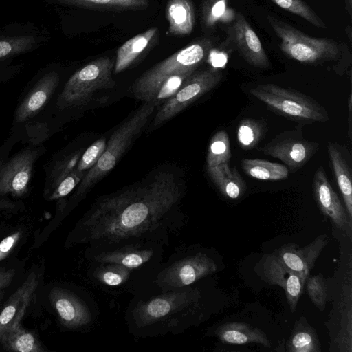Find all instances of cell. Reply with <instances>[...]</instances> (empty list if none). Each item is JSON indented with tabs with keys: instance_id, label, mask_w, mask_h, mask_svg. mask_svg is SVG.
I'll list each match as a JSON object with an SVG mask.
<instances>
[{
	"instance_id": "7",
	"label": "cell",
	"mask_w": 352,
	"mask_h": 352,
	"mask_svg": "<svg viewBox=\"0 0 352 352\" xmlns=\"http://www.w3.org/2000/svg\"><path fill=\"white\" fill-rule=\"evenodd\" d=\"M280 39V48L288 57L305 64H320L336 60L341 54L340 45L328 38H315L272 16H267Z\"/></svg>"
},
{
	"instance_id": "37",
	"label": "cell",
	"mask_w": 352,
	"mask_h": 352,
	"mask_svg": "<svg viewBox=\"0 0 352 352\" xmlns=\"http://www.w3.org/2000/svg\"><path fill=\"white\" fill-rule=\"evenodd\" d=\"M80 149L65 157L56 167L54 172V184L56 186L65 177L74 170L83 153Z\"/></svg>"
},
{
	"instance_id": "41",
	"label": "cell",
	"mask_w": 352,
	"mask_h": 352,
	"mask_svg": "<svg viewBox=\"0 0 352 352\" xmlns=\"http://www.w3.org/2000/svg\"><path fill=\"white\" fill-rule=\"evenodd\" d=\"M346 9L350 15H351V0H345Z\"/></svg>"
},
{
	"instance_id": "30",
	"label": "cell",
	"mask_w": 352,
	"mask_h": 352,
	"mask_svg": "<svg viewBox=\"0 0 352 352\" xmlns=\"http://www.w3.org/2000/svg\"><path fill=\"white\" fill-rule=\"evenodd\" d=\"M230 142L227 132L217 131L210 139L206 156L207 167L229 164L231 159Z\"/></svg>"
},
{
	"instance_id": "21",
	"label": "cell",
	"mask_w": 352,
	"mask_h": 352,
	"mask_svg": "<svg viewBox=\"0 0 352 352\" xmlns=\"http://www.w3.org/2000/svg\"><path fill=\"white\" fill-rule=\"evenodd\" d=\"M59 82L55 72L47 73L36 83L16 111V121L24 122L36 115L50 99Z\"/></svg>"
},
{
	"instance_id": "14",
	"label": "cell",
	"mask_w": 352,
	"mask_h": 352,
	"mask_svg": "<svg viewBox=\"0 0 352 352\" xmlns=\"http://www.w3.org/2000/svg\"><path fill=\"white\" fill-rule=\"evenodd\" d=\"M60 323L69 329H85L94 324L96 314L89 304L74 292L53 288L49 295Z\"/></svg>"
},
{
	"instance_id": "17",
	"label": "cell",
	"mask_w": 352,
	"mask_h": 352,
	"mask_svg": "<svg viewBox=\"0 0 352 352\" xmlns=\"http://www.w3.org/2000/svg\"><path fill=\"white\" fill-rule=\"evenodd\" d=\"M36 152L25 151L12 158L0 170V195H23L32 177Z\"/></svg>"
},
{
	"instance_id": "22",
	"label": "cell",
	"mask_w": 352,
	"mask_h": 352,
	"mask_svg": "<svg viewBox=\"0 0 352 352\" xmlns=\"http://www.w3.org/2000/svg\"><path fill=\"white\" fill-rule=\"evenodd\" d=\"M215 334L222 342L230 344L256 343L265 347L271 346V342L264 331L245 322L225 323L218 327Z\"/></svg>"
},
{
	"instance_id": "11",
	"label": "cell",
	"mask_w": 352,
	"mask_h": 352,
	"mask_svg": "<svg viewBox=\"0 0 352 352\" xmlns=\"http://www.w3.org/2000/svg\"><path fill=\"white\" fill-rule=\"evenodd\" d=\"M318 148V142L307 140L302 130L296 129L278 134L259 151L280 160L293 173L304 166Z\"/></svg>"
},
{
	"instance_id": "25",
	"label": "cell",
	"mask_w": 352,
	"mask_h": 352,
	"mask_svg": "<svg viewBox=\"0 0 352 352\" xmlns=\"http://www.w3.org/2000/svg\"><path fill=\"white\" fill-rule=\"evenodd\" d=\"M157 31V28H151L123 43L117 51L114 73H120L133 64L147 48Z\"/></svg>"
},
{
	"instance_id": "27",
	"label": "cell",
	"mask_w": 352,
	"mask_h": 352,
	"mask_svg": "<svg viewBox=\"0 0 352 352\" xmlns=\"http://www.w3.org/2000/svg\"><path fill=\"white\" fill-rule=\"evenodd\" d=\"M289 352H320L321 345L313 327L303 316L296 321L286 344Z\"/></svg>"
},
{
	"instance_id": "33",
	"label": "cell",
	"mask_w": 352,
	"mask_h": 352,
	"mask_svg": "<svg viewBox=\"0 0 352 352\" xmlns=\"http://www.w3.org/2000/svg\"><path fill=\"white\" fill-rule=\"evenodd\" d=\"M234 12L229 8L228 0H207L204 8V21L207 27L217 23H228L235 18Z\"/></svg>"
},
{
	"instance_id": "23",
	"label": "cell",
	"mask_w": 352,
	"mask_h": 352,
	"mask_svg": "<svg viewBox=\"0 0 352 352\" xmlns=\"http://www.w3.org/2000/svg\"><path fill=\"white\" fill-rule=\"evenodd\" d=\"M207 173L224 197L236 199L244 194L246 185L235 167H230L228 164L224 163L213 167H207Z\"/></svg>"
},
{
	"instance_id": "35",
	"label": "cell",
	"mask_w": 352,
	"mask_h": 352,
	"mask_svg": "<svg viewBox=\"0 0 352 352\" xmlns=\"http://www.w3.org/2000/svg\"><path fill=\"white\" fill-rule=\"evenodd\" d=\"M305 286L313 304L320 311L325 308L327 291L325 280L322 274L309 276L305 280Z\"/></svg>"
},
{
	"instance_id": "40",
	"label": "cell",
	"mask_w": 352,
	"mask_h": 352,
	"mask_svg": "<svg viewBox=\"0 0 352 352\" xmlns=\"http://www.w3.org/2000/svg\"><path fill=\"white\" fill-rule=\"evenodd\" d=\"M15 270L14 269L0 270V292L4 287L9 285V284L12 282Z\"/></svg>"
},
{
	"instance_id": "12",
	"label": "cell",
	"mask_w": 352,
	"mask_h": 352,
	"mask_svg": "<svg viewBox=\"0 0 352 352\" xmlns=\"http://www.w3.org/2000/svg\"><path fill=\"white\" fill-rule=\"evenodd\" d=\"M90 281L112 293L136 294L148 283L149 278L124 265L115 263H88Z\"/></svg>"
},
{
	"instance_id": "31",
	"label": "cell",
	"mask_w": 352,
	"mask_h": 352,
	"mask_svg": "<svg viewBox=\"0 0 352 352\" xmlns=\"http://www.w3.org/2000/svg\"><path fill=\"white\" fill-rule=\"evenodd\" d=\"M266 132L265 124L261 120L246 118L242 120L237 128V140L241 148L255 147Z\"/></svg>"
},
{
	"instance_id": "28",
	"label": "cell",
	"mask_w": 352,
	"mask_h": 352,
	"mask_svg": "<svg viewBox=\"0 0 352 352\" xmlns=\"http://www.w3.org/2000/svg\"><path fill=\"white\" fill-rule=\"evenodd\" d=\"M243 171L248 176L265 181H277L287 179L289 170L284 164L260 159H243L241 163Z\"/></svg>"
},
{
	"instance_id": "5",
	"label": "cell",
	"mask_w": 352,
	"mask_h": 352,
	"mask_svg": "<svg viewBox=\"0 0 352 352\" xmlns=\"http://www.w3.org/2000/svg\"><path fill=\"white\" fill-rule=\"evenodd\" d=\"M217 269L216 262L206 253L178 248L161 264L139 293L162 292L190 285L214 274Z\"/></svg>"
},
{
	"instance_id": "8",
	"label": "cell",
	"mask_w": 352,
	"mask_h": 352,
	"mask_svg": "<svg viewBox=\"0 0 352 352\" xmlns=\"http://www.w3.org/2000/svg\"><path fill=\"white\" fill-rule=\"evenodd\" d=\"M115 60L108 56L96 59L76 72L67 80L57 99L60 109H71L87 104L100 90L112 89Z\"/></svg>"
},
{
	"instance_id": "34",
	"label": "cell",
	"mask_w": 352,
	"mask_h": 352,
	"mask_svg": "<svg viewBox=\"0 0 352 352\" xmlns=\"http://www.w3.org/2000/svg\"><path fill=\"white\" fill-rule=\"evenodd\" d=\"M271 1L283 9L303 18L317 28L322 29L327 28L322 19L302 0Z\"/></svg>"
},
{
	"instance_id": "19",
	"label": "cell",
	"mask_w": 352,
	"mask_h": 352,
	"mask_svg": "<svg viewBox=\"0 0 352 352\" xmlns=\"http://www.w3.org/2000/svg\"><path fill=\"white\" fill-rule=\"evenodd\" d=\"M38 283L37 276L31 273L6 301L0 311V338L6 330L21 322Z\"/></svg>"
},
{
	"instance_id": "3",
	"label": "cell",
	"mask_w": 352,
	"mask_h": 352,
	"mask_svg": "<svg viewBox=\"0 0 352 352\" xmlns=\"http://www.w3.org/2000/svg\"><path fill=\"white\" fill-rule=\"evenodd\" d=\"M212 43L204 38L188 45L155 65L132 85L135 97L159 104L173 95L207 58Z\"/></svg>"
},
{
	"instance_id": "6",
	"label": "cell",
	"mask_w": 352,
	"mask_h": 352,
	"mask_svg": "<svg viewBox=\"0 0 352 352\" xmlns=\"http://www.w3.org/2000/svg\"><path fill=\"white\" fill-rule=\"evenodd\" d=\"M250 93L269 109L300 126L329 120L326 109L316 100L297 90L272 83L259 84Z\"/></svg>"
},
{
	"instance_id": "16",
	"label": "cell",
	"mask_w": 352,
	"mask_h": 352,
	"mask_svg": "<svg viewBox=\"0 0 352 352\" xmlns=\"http://www.w3.org/2000/svg\"><path fill=\"white\" fill-rule=\"evenodd\" d=\"M227 32L230 42L249 64L261 69L270 67V60L258 36L241 12H237Z\"/></svg>"
},
{
	"instance_id": "13",
	"label": "cell",
	"mask_w": 352,
	"mask_h": 352,
	"mask_svg": "<svg viewBox=\"0 0 352 352\" xmlns=\"http://www.w3.org/2000/svg\"><path fill=\"white\" fill-rule=\"evenodd\" d=\"M254 271L265 283L278 285L284 289L293 313L303 293L306 280L287 267L274 252L263 255L256 265Z\"/></svg>"
},
{
	"instance_id": "24",
	"label": "cell",
	"mask_w": 352,
	"mask_h": 352,
	"mask_svg": "<svg viewBox=\"0 0 352 352\" xmlns=\"http://www.w3.org/2000/svg\"><path fill=\"white\" fill-rule=\"evenodd\" d=\"M166 15L170 34L184 36L192 32L195 24V12L190 0H168Z\"/></svg>"
},
{
	"instance_id": "39",
	"label": "cell",
	"mask_w": 352,
	"mask_h": 352,
	"mask_svg": "<svg viewBox=\"0 0 352 352\" xmlns=\"http://www.w3.org/2000/svg\"><path fill=\"white\" fill-rule=\"evenodd\" d=\"M21 232H16L0 242V261L6 258L16 245L20 237Z\"/></svg>"
},
{
	"instance_id": "38",
	"label": "cell",
	"mask_w": 352,
	"mask_h": 352,
	"mask_svg": "<svg viewBox=\"0 0 352 352\" xmlns=\"http://www.w3.org/2000/svg\"><path fill=\"white\" fill-rule=\"evenodd\" d=\"M85 173L76 169L65 177L56 186L50 199H59L67 195L82 179Z\"/></svg>"
},
{
	"instance_id": "18",
	"label": "cell",
	"mask_w": 352,
	"mask_h": 352,
	"mask_svg": "<svg viewBox=\"0 0 352 352\" xmlns=\"http://www.w3.org/2000/svg\"><path fill=\"white\" fill-rule=\"evenodd\" d=\"M327 243V236L322 234L303 248L289 243L275 250L274 253L287 267L306 280Z\"/></svg>"
},
{
	"instance_id": "10",
	"label": "cell",
	"mask_w": 352,
	"mask_h": 352,
	"mask_svg": "<svg viewBox=\"0 0 352 352\" xmlns=\"http://www.w3.org/2000/svg\"><path fill=\"white\" fill-rule=\"evenodd\" d=\"M222 77L223 74L219 69H208L195 72L158 110L153 121V126H159L179 113L197 99L215 87Z\"/></svg>"
},
{
	"instance_id": "4",
	"label": "cell",
	"mask_w": 352,
	"mask_h": 352,
	"mask_svg": "<svg viewBox=\"0 0 352 352\" xmlns=\"http://www.w3.org/2000/svg\"><path fill=\"white\" fill-rule=\"evenodd\" d=\"M158 104L144 102L112 134L99 160L80 182L76 193L81 198L112 170L124 152L146 127Z\"/></svg>"
},
{
	"instance_id": "1",
	"label": "cell",
	"mask_w": 352,
	"mask_h": 352,
	"mask_svg": "<svg viewBox=\"0 0 352 352\" xmlns=\"http://www.w3.org/2000/svg\"><path fill=\"white\" fill-rule=\"evenodd\" d=\"M182 195L173 174L160 173L150 182L97 200L76 224L70 241L85 245V252L136 241L167 246L185 225L179 208Z\"/></svg>"
},
{
	"instance_id": "29",
	"label": "cell",
	"mask_w": 352,
	"mask_h": 352,
	"mask_svg": "<svg viewBox=\"0 0 352 352\" xmlns=\"http://www.w3.org/2000/svg\"><path fill=\"white\" fill-rule=\"evenodd\" d=\"M38 42V37L32 34L0 35V60L28 52Z\"/></svg>"
},
{
	"instance_id": "2",
	"label": "cell",
	"mask_w": 352,
	"mask_h": 352,
	"mask_svg": "<svg viewBox=\"0 0 352 352\" xmlns=\"http://www.w3.org/2000/svg\"><path fill=\"white\" fill-rule=\"evenodd\" d=\"M195 283L162 292H142L126 307L129 332L139 338L182 333L204 316L205 302Z\"/></svg>"
},
{
	"instance_id": "36",
	"label": "cell",
	"mask_w": 352,
	"mask_h": 352,
	"mask_svg": "<svg viewBox=\"0 0 352 352\" xmlns=\"http://www.w3.org/2000/svg\"><path fill=\"white\" fill-rule=\"evenodd\" d=\"M106 140L100 138L93 143L84 151L76 166V170L78 172L85 173L93 167L106 148Z\"/></svg>"
},
{
	"instance_id": "26",
	"label": "cell",
	"mask_w": 352,
	"mask_h": 352,
	"mask_svg": "<svg viewBox=\"0 0 352 352\" xmlns=\"http://www.w3.org/2000/svg\"><path fill=\"white\" fill-rule=\"evenodd\" d=\"M0 344L9 351L43 352L44 349L35 334L24 328L21 322L6 330L0 338Z\"/></svg>"
},
{
	"instance_id": "15",
	"label": "cell",
	"mask_w": 352,
	"mask_h": 352,
	"mask_svg": "<svg viewBox=\"0 0 352 352\" xmlns=\"http://www.w3.org/2000/svg\"><path fill=\"white\" fill-rule=\"evenodd\" d=\"M312 187L314 197L322 213L351 239L352 220L333 189L322 166H319L314 173Z\"/></svg>"
},
{
	"instance_id": "9",
	"label": "cell",
	"mask_w": 352,
	"mask_h": 352,
	"mask_svg": "<svg viewBox=\"0 0 352 352\" xmlns=\"http://www.w3.org/2000/svg\"><path fill=\"white\" fill-rule=\"evenodd\" d=\"M164 248L158 243L136 241L85 252V256L88 263L122 265L148 276L150 280L163 263Z\"/></svg>"
},
{
	"instance_id": "32",
	"label": "cell",
	"mask_w": 352,
	"mask_h": 352,
	"mask_svg": "<svg viewBox=\"0 0 352 352\" xmlns=\"http://www.w3.org/2000/svg\"><path fill=\"white\" fill-rule=\"evenodd\" d=\"M58 1L77 6L113 9L137 10L146 8L148 0H58Z\"/></svg>"
},
{
	"instance_id": "20",
	"label": "cell",
	"mask_w": 352,
	"mask_h": 352,
	"mask_svg": "<svg viewBox=\"0 0 352 352\" xmlns=\"http://www.w3.org/2000/svg\"><path fill=\"white\" fill-rule=\"evenodd\" d=\"M327 152L338 186L349 217L352 220V170L349 151L335 142H329Z\"/></svg>"
}]
</instances>
